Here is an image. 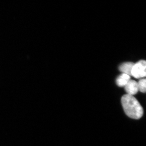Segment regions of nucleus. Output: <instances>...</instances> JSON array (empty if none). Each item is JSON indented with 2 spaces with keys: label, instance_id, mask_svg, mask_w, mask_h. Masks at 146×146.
<instances>
[{
  "label": "nucleus",
  "instance_id": "nucleus-6",
  "mask_svg": "<svg viewBox=\"0 0 146 146\" xmlns=\"http://www.w3.org/2000/svg\"><path fill=\"white\" fill-rule=\"evenodd\" d=\"M138 83L139 91L143 93H146V78L141 79Z\"/></svg>",
  "mask_w": 146,
  "mask_h": 146
},
{
  "label": "nucleus",
  "instance_id": "nucleus-2",
  "mask_svg": "<svg viewBox=\"0 0 146 146\" xmlns=\"http://www.w3.org/2000/svg\"><path fill=\"white\" fill-rule=\"evenodd\" d=\"M131 76L138 79L146 77V60H140L134 64Z\"/></svg>",
  "mask_w": 146,
  "mask_h": 146
},
{
  "label": "nucleus",
  "instance_id": "nucleus-4",
  "mask_svg": "<svg viewBox=\"0 0 146 146\" xmlns=\"http://www.w3.org/2000/svg\"><path fill=\"white\" fill-rule=\"evenodd\" d=\"M134 63L132 62H126L121 64L119 67V70L123 74L131 76V71Z\"/></svg>",
  "mask_w": 146,
  "mask_h": 146
},
{
  "label": "nucleus",
  "instance_id": "nucleus-1",
  "mask_svg": "<svg viewBox=\"0 0 146 146\" xmlns=\"http://www.w3.org/2000/svg\"><path fill=\"white\" fill-rule=\"evenodd\" d=\"M124 112L131 119H138L143 116V109L139 102L133 96L124 95L121 99Z\"/></svg>",
  "mask_w": 146,
  "mask_h": 146
},
{
  "label": "nucleus",
  "instance_id": "nucleus-5",
  "mask_svg": "<svg viewBox=\"0 0 146 146\" xmlns=\"http://www.w3.org/2000/svg\"><path fill=\"white\" fill-rule=\"evenodd\" d=\"M130 80V76L126 74H122L117 78L116 82L118 86L119 87H125Z\"/></svg>",
  "mask_w": 146,
  "mask_h": 146
},
{
  "label": "nucleus",
  "instance_id": "nucleus-3",
  "mask_svg": "<svg viewBox=\"0 0 146 146\" xmlns=\"http://www.w3.org/2000/svg\"><path fill=\"white\" fill-rule=\"evenodd\" d=\"M125 89L127 94L133 96L139 91L138 82L130 80L125 86Z\"/></svg>",
  "mask_w": 146,
  "mask_h": 146
}]
</instances>
